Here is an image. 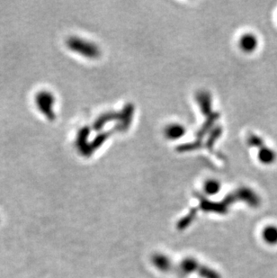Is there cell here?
I'll list each match as a JSON object with an SVG mask.
<instances>
[{
	"mask_svg": "<svg viewBox=\"0 0 277 278\" xmlns=\"http://www.w3.org/2000/svg\"><path fill=\"white\" fill-rule=\"evenodd\" d=\"M174 271H177L181 276L191 274H199L203 278H221V274L208 266L203 265L195 260V258H186L183 259L177 266H175Z\"/></svg>",
	"mask_w": 277,
	"mask_h": 278,
	"instance_id": "6da1fadb",
	"label": "cell"
},
{
	"mask_svg": "<svg viewBox=\"0 0 277 278\" xmlns=\"http://www.w3.org/2000/svg\"><path fill=\"white\" fill-rule=\"evenodd\" d=\"M66 44L71 51L89 59H97L100 55V50L97 45L78 37H69Z\"/></svg>",
	"mask_w": 277,
	"mask_h": 278,
	"instance_id": "7a4b0ae2",
	"label": "cell"
},
{
	"mask_svg": "<svg viewBox=\"0 0 277 278\" xmlns=\"http://www.w3.org/2000/svg\"><path fill=\"white\" fill-rule=\"evenodd\" d=\"M35 104L37 108L40 110L47 119L53 121L55 119L54 105H55V97L52 93L47 90H42L35 96Z\"/></svg>",
	"mask_w": 277,
	"mask_h": 278,
	"instance_id": "3957f363",
	"label": "cell"
},
{
	"mask_svg": "<svg viewBox=\"0 0 277 278\" xmlns=\"http://www.w3.org/2000/svg\"><path fill=\"white\" fill-rule=\"evenodd\" d=\"M249 141L251 145L258 148L257 157H258V161L261 162L262 164L270 165L276 161V152L269 147H266L263 140L258 136L257 135L251 136Z\"/></svg>",
	"mask_w": 277,
	"mask_h": 278,
	"instance_id": "277c9868",
	"label": "cell"
},
{
	"mask_svg": "<svg viewBox=\"0 0 277 278\" xmlns=\"http://www.w3.org/2000/svg\"><path fill=\"white\" fill-rule=\"evenodd\" d=\"M239 46L243 53H254L258 46V39L253 33L247 32L240 38Z\"/></svg>",
	"mask_w": 277,
	"mask_h": 278,
	"instance_id": "5b68a950",
	"label": "cell"
},
{
	"mask_svg": "<svg viewBox=\"0 0 277 278\" xmlns=\"http://www.w3.org/2000/svg\"><path fill=\"white\" fill-rule=\"evenodd\" d=\"M151 263L154 267H156L161 272L173 271L175 269V266H176L174 265L171 258L168 257L167 255L161 254V253L153 255L151 257Z\"/></svg>",
	"mask_w": 277,
	"mask_h": 278,
	"instance_id": "8992f818",
	"label": "cell"
},
{
	"mask_svg": "<svg viewBox=\"0 0 277 278\" xmlns=\"http://www.w3.org/2000/svg\"><path fill=\"white\" fill-rule=\"evenodd\" d=\"M185 133H186V130H185V126L181 124H178V123L167 125L165 130H164L166 138L170 141L179 140L181 138L185 136Z\"/></svg>",
	"mask_w": 277,
	"mask_h": 278,
	"instance_id": "52a82bcc",
	"label": "cell"
},
{
	"mask_svg": "<svg viewBox=\"0 0 277 278\" xmlns=\"http://www.w3.org/2000/svg\"><path fill=\"white\" fill-rule=\"evenodd\" d=\"M262 239L268 246H277V225L265 226L262 230Z\"/></svg>",
	"mask_w": 277,
	"mask_h": 278,
	"instance_id": "ba28073f",
	"label": "cell"
},
{
	"mask_svg": "<svg viewBox=\"0 0 277 278\" xmlns=\"http://www.w3.org/2000/svg\"><path fill=\"white\" fill-rule=\"evenodd\" d=\"M221 183L215 178H211L204 184V191L208 195H215L221 191Z\"/></svg>",
	"mask_w": 277,
	"mask_h": 278,
	"instance_id": "9c48e42d",
	"label": "cell"
}]
</instances>
